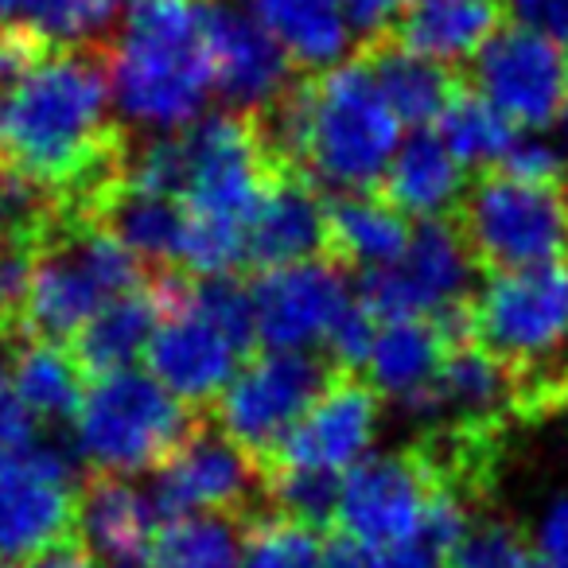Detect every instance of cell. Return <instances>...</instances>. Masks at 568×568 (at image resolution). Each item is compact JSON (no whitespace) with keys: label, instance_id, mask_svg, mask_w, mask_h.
<instances>
[{"label":"cell","instance_id":"44","mask_svg":"<svg viewBox=\"0 0 568 568\" xmlns=\"http://www.w3.org/2000/svg\"><path fill=\"white\" fill-rule=\"evenodd\" d=\"M0 568H17V565H4V560H0Z\"/></svg>","mask_w":568,"mask_h":568},{"label":"cell","instance_id":"34","mask_svg":"<svg viewBox=\"0 0 568 568\" xmlns=\"http://www.w3.org/2000/svg\"><path fill=\"white\" fill-rule=\"evenodd\" d=\"M195 308L211 316L226 332V339L237 347V355H257V320H253L250 281L237 273L222 276H195Z\"/></svg>","mask_w":568,"mask_h":568},{"label":"cell","instance_id":"14","mask_svg":"<svg viewBox=\"0 0 568 568\" xmlns=\"http://www.w3.org/2000/svg\"><path fill=\"white\" fill-rule=\"evenodd\" d=\"M382 420V394L363 371H335L324 394L296 420V428L276 448V467H316V471H351L371 452Z\"/></svg>","mask_w":568,"mask_h":568},{"label":"cell","instance_id":"3","mask_svg":"<svg viewBox=\"0 0 568 568\" xmlns=\"http://www.w3.org/2000/svg\"><path fill=\"white\" fill-rule=\"evenodd\" d=\"M206 409L172 397L152 374L113 371L87 386L74 413V448L94 471H156L195 428Z\"/></svg>","mask_w":568,"mask_h":568},{"label":"cell","instance_id":"28","mask_svg":"<svg viewBox=\"0 0 568 568\" xmlns=\"http://www.w3.org/2000/svg\"><path fill=\"white\" fill-rule=\"evenodd\" d=\"M149 568H242V521L219 514L164 521Z\"/></svg>","mask_w":568,"mask_h":568},{"label":"cell","instance_id":"16","mask_svg":"<svg viewBox=\"0 0 568 568\" xmlns=\"http://www.w3.org/2000/svg\"><path fill=\"white\" fill-rule=\"evenodd\" d=\"M144 363L172 397H180L191 409H211L245 358L226 339V332L191 301L187 312L160 320Z\"/></svg>","mask_w":568,"mask_h":568},{"label":"cell","instance_id":"45","mask_svg":"<svg viewBox=\"0 0 568 568\" xmlns=\"http://www.w3.org/2000/svg\"><path fill=\"white\" fill-rule=\"evenodd\" d=\"M565 125H568V105H565Z\"/></svg>","mask_w":568,"mask_h":568},{"label":"cell","instance_id":"13","mask_svg":"<svg viewBox=\"0 0 568 568\" xmlns=\"http://www.w3.org/2000/svg\"><path fill=\"white\" fill-rule=\"evenodd\" d=\"M250 301L257 320V347L304 351L320 347L339 312L347 308V268L332 257L301 261V265L253 273Z\"/></svg>","mask_w":568,"mask_h":568},{"label":"cell","instance_id":"18","mask_svg":"<svg viewBox=\"0 0 568 568\" xmlns=\"http://www.w3.org/2000/svg\"><path fill=\"white\" fill-rule=\"evenodd\" d=\"M164 518L152 490H141L125 475L90 471L82 479L79 541L102 560V568L149 565Z\"/></svg>","mask_w":568,"mask_h":568},{"label":"cell","instance_id":"6","mask_svg":"<svg viewBox=\"0 0 568 568\" xmlns=\"http://www.w3.org/2000/svg\"><path fill=\"white\" fill-rule=\"evenodd\" d=\"M335 366L324 355L308 351H261L250 355L226 382L219 402L211 405V417L234 444H242L253 459H261L268 471L276 448L293 433L296 420L312 409L324 394Z\"/></svg>","mask_w":568,"mask_h":568},{"label":"cell","instance_id":"19","mask_svg":"<svg viewBox=\"0 0 568 568\" xmlns=\"http://www.w3.org/2000/svg\"><path fill=\"white\" fill-rule=\"evenodd\" d=\"M510 0H405L389 40L444 67L471 63L506 28Z\"/></svg>","mask_w":568,"mask_h":568},{"label":"cell","instance_id":"17","mask_svg":"<svg viewBox=\"0 0 568 568\" xmlns=\"http://www.w3.org/2000/svg\"><path fill=\"white\" fill-rule=\"evenodd\" d=\"M316 257H327L324 187L304 172H284L245 226L242 276L273 273Z\"/></svg>","mask_w":568,"mask_h":568},{"label":"cell","instance_id":"20","mask_svg":"<svg viewBox=\"0 0 568 568\" xmlns=\"http://www.w3.org/2000/svg\"><path fill=\"white\" fill-rule=\"evenodd\" d=\"M327 211V257L335 265L358 268H386L402 261L409 250L413 226L378 187L371 191H324Z\"/></svg>","mask_w":568,"mask_h":568},{"label":"cell","instance_id":"24","mask_svg":"<svg viewBox=\"0 0 568 568\" xmlns=\"http://www.w3.org/2000/svg\"><path fill=\"white\" fill-rule=\"evenodd\" d=\"M253 17L304 74L332 71L347 55L343 0H253Z\"/></svg>","mask_w":568,"mask_h":568},{"label":"cell","instance_id":"41","mask_svg":"<svg viewBox=\"0 0 568 568\" xmlns=\"http://www.w3.org/2000/svg\"><path fill=\"white\" fill-rule=\"evenodd\" d=\"M324 568H389V565H386V552H378L374 545H363L335 529L324 541Z\"/></svg>","mask_w":568,"mask_h":568},{"label":"cell","instance_id":"37","mask_svg":"<svg viewBox=\"0 0 568 568\" xmlns=\"http://www.w3.org/2000/svg\"><path fill=\"white\" fill-rule=\"evenodd\" d=\"M40 428H36V413L24 405V397L17 394L9 378V366H4V351H0V456H12V452H24L36 444Z\"/></svg>","mask_w":568,"mask_h":568},{"label":"cell","instance_id":"33","mask_svg":"<svg viewBox=\"0 0 568 568\" xmlns=\"http://www.w3.org/2000/svg\"><path fill=\"white\" fill-rule=\"evenodd\" d=\"M129 0H28L24 20H32L55 43L110 40V24L125 17Z\"/></svg>","mask_w":568,"mask_h":568},{"label":"cell","instance_id":"31","mask_svg":"<svg viewBox=\"0 0 568 568\" xmlns=\"http://www.w3.org/2000/svg\"><path fill=\"white\" fill-rule=\"evenodd\" d=\"M339 471H316V467H276L268 475V510L304 521L312 529L332 534L335 510H339Z\"/></svg>","mask_w":568,"mask_h":568},{"label":"cell","instance_id":"7","mask_svg":"<svg viewBox=\"0 0 568 568\" xmlns=\"http://www.w3.org/2000/svg\"><path fill=\"white\" fill-rule=\"evenodd\" d=\"M152 498L164 521L187 514L245 521L268 506V471L203 413L187 440L152 471Z\"/></svg>","mask_w":568,"mask_h":568},{"label":"cell","instance_id":"29","mask_svg":"<svg viewBox=\"0 0 568 568\" xmlns=\"http://www.w3.org/2000/svg\"><path fill=\"white\" fill-rule=\"evenodd\" d=\"M67 226V199L59 187L0 164V242L43 250Z\"/></svg>","mask_w":568,"mask_h":568},{"label":"cell","instance_id":"11","mask_svg":"<svg viewBox=\"0 0 568 568\" xmlns=\"http://www.w3.org/2000/svg\"><path fill=\"white\" fill-rule=\"evenodd\" d=\"M471 273L475 261L467 257L452 219H425L413 226L402 261L363 273V304L382 327L428 320L444 304L471 296Z\"/></svg>","mask_w":568,"mask_h":568},{"label":"cell","instance_id":"43","mask_svg":"<svg viewBox=\"0 0 568 568\" xmlns=\"http://www.w3.org/2000/svg\"><path fill=\"white\" fill-rule=\"evenodd\" d=\"M24 4H28V0H0V20H9V17H17V12H24Z\"/></svg>","mask_w":568,"mask_h":568},{"label":"cell","instance_id":"8","mask_svg":"<svg viewBox=\"0 0 568 568\" xmlns=\"http://www.w3.org/2000/svg\"><path fill=\"white\" fill-rule=\"evenodd\" d=\"M79 459L55 444L0 456V560L32 565L48 549L79 537Z\"/></svg>","mask_w":568,"mask_h":568},{"label":"cell","instance_id":"39","mask_svg":"<svg viewBox=\"0 0 568 568\" xmlns=\"http://www.w3.org/2000/svg\"><path fill=\"white\" fill-rule=\"evenodd\" d=\"M402 9L405 0H343V17H347L351 36H358V43L389 36Z\"/></svg>","mask_w":568,"mask_h":568},{"label":"cell","instance_id":"36","mask_svg":"<svg viewBox=\"0 0 568 568\" xmlns=\"http://www.w3.org/2000/svg\"><path fill=\"white\" fill-rule=\"evenodd\" d=\"M48 36L32 24V20H0V94H9L36 63L51 51Z\"/></svg>","mask_w":568,"mask_h":568},{"label":"cell","instance_id":"21","mask_svg":"<svg viewBox=\"0 0 568 568\" xmlns=\"http://www.w3.org/2000/svg\"><path fill=\"white\" fill-rule=\"evenodd\" d=\"M366 63V71L374 74L382 98L389 102L394 118L409 129H428L436 118L444 113V105L452 102L459 87H464L467 74L456 71V67H444L436 59H425L417 51L402 48L389 36H378V40L358 43L355 51Z\"/></svg>","mask_w":568,"mask_h":568},{"label":"cell","instance_id":"9","mask_svg":"<svg viewBox=\"0 0 568 568\" xmlns=\"http://www.w3.org/2000/svg\"><path fill=\"white\" fill-rule=\"evenodd\" d=\"M475 339L521 371L549 366L568 339V261L490 273L475 293Z\"/></svg>","mask_w":568,"mask_h":568},{"label":"cell","instance_id":"4","mask_svg":"<svg viewBox=\"0 0 568 568\" xmlns=\"http://www.w3.org/2000/svg\"><path fill=\"white\" fill-rule=\"evenodd\" d=\"M452 226L479 273L568 261V187L526 183L483 168L452 206Z\"/></svg>","mask_w":568,"mask_h":568},{"label":"cell","instance_id":"40","mask_svg":"<svg viewBox=\"0 0 568 568\" xmlns=\"http://www.w3.org/2000/svg\"><path fill=\"white\" fill-rule=\"evenodd\" d=\"M518 24H529L552 40H568V0H510Z\"/></svg>","mask_w":568,"mask_h":568},{"label":"cell","instance_id":"22","mask_svg":"<svg viewBox=\"0 0 568 568\" xmlns=\"http://www.w3.org/2000/svg\"><path fill=\"white\" fill-rule=\"evenodd\" d=\"M467 172L440 133L433 129H413V136L394 152L378 191L405 214V219H448L452 206L467 191Z\"/></svg>","mask_w":568,"mask_h":568},{"label":"cell","instance_id":"25","mask_svg":"<svg viewBox=\"0 0 568 568\" xmlns=\"http://www.w3.org/2000/svg\"><path fill=\"white\" fill-rule=\"evenodd\" d=\"M4 366H9V378L17 386V394L24 397V405L40 420H74L87 394V374L74 363L71 347L48 339H32V335H20L12 347H4Z\"/></svg>","mask_w":568,"mask_h":568},{"label":"cell","instance_id":"38","mask_svg":"<svg viewBox=\"0 0 568 568\" xmlns=\"http://www.w3.org/2000/svg\"><path fill=\"white\" fill-rule=\"evenodd\" d=\"M534 552L541 568H568V495L545 506L534 534Z\"/></svg>","mask_w":568,"mask_h":568},{"label":"cell","instance_id":"30","mask_svg":"<svg viewBox=\"0 0 568 568\" xmlns=\"http://www.w3.org/2000/svg\"><path fill=\"white\" fill-rule=\"evenodd\" d=\"M324 529L265 506L242 521V568H324Z\"/></svg>","mask_w":568,"mask_h":568},{"label":"cell","instance_id":"5","mask_svg":"<svg viewBox=\"0 0 568 568\" xmlns=\"http://www.w3.org/2000/svg\"><path fill=\"white\" fill-rule=\"evenodd\" d=\"M402 121L358 55L316 74L308 175L324 191H371L397 152Z\"/></svg>","mask_w":568,"mask_h":568},{"label":"cell","instance_id":"2","mask_svg":"<svg viewBox=\"0 0 568 568\" xmlns=\"http://www.w3.org/2000/svg\"><path fill=\"white\" fill-rule=\"evenodd\" d=\"M113 105L149 129L199 121L214 94V63L203 32V0H129L110 32Z\"/></svg>","mask_w":568,"mask_h":568},{"label":"cell","instance_id":"1","mask_svg":"<svg viewBox=\"0 0 568 568\" xmlns=\"http://www.w3.org/2000/svg\"><path fill=\"white\" fill-rule=\"evenodd\" d=\"M129 133L113 118L110 40L51 43V51L0 94V164L51 183L67 222H94L125 183Z\"/></svg>","mask_w":568,"mask_h":568},{"label":"cell","instance_id":"42","mask_svg":"<svg viewBox=\"0 0 568 568\" xmlns=\"http://www.w3.org/2000/svg\"><path fill=\"white\" fill-rule=\"evenodd\" d=\"M32 568H102V560L74 537V541L55 545V549H48L40 560H32Z\"/></svg>","mask_w":568,"mask_h":568},{"label":"cell","instance_id":"12","mask_svg":"<svg viewBox=\"0 0 568 568\" xmlns=\"http://www.w3.org/2000/svg\"><path fill=\"white\" fill-rule=\"evenodd\" d=\"M433 498V479L413 448L363 456L351 471H343L335 529L378 552H389L417 529Z\"/></svg>","mask_w":568,"mask_h":568},{"label":"cell","instance_id":"26","mask_svg":"<svg viewBox=\"0 0 568 568\" xmlns=\"http://www.w3.org/2000/svg\"><path fill=\"white\" fill-rule=\"evenodd\" d=\"M444 355H448V347H444L433 320H402V324H386L378 332L366 371H371V382L382 397H397L402 405H413L436 382Z\"/></svg>","mask_w":568,"mask_h":568},{"label":"cell","instance_id":"32","mask_svg":"<svg viewBox=\"0 0 568 568\" xmlns=\"http://www.w3.org/2000/svg\"><path fill=\"white\" fill-rule=\"evenodd\" d=\"M537 552L534 541L518 521L503 518V514H483L475 510L471 526H467L464 541H459L452 568H534Z\"/></svg>","mask_w":568,"mask_h":568},{"label":"cell","instance_id":"35","mask_svg":"<svg viewBox=\"0 0 568 568\" xmlns=\"http://www.w3.org/2000/svg\"><path fill=\"white\" fill-rule=\"evenodd\" d=\"M374 339H378V320L366 312L363 301H351L320 347H324V358L335 371H363L374 351Z\"/></svg>","mask_w":568,"mask_h":568},{"label":"cell","instance_id":"46","mask_svg":"<svg viewBox=\"0 0 568 568\" xmlns=\"http://www.w3.org/2000/svg\"><path fill=\"white\" fill-rule=\"evenodd\" d=\"M534 568H541V565H534Z\"/></svg>","mask_w":568,"mask_h":568},{"label":"cell","instance_id":"27","mask_svg":"<svg viewBox=\"0 0 568 568\" xmlns=\"http://www.w3.org/2000/svg\"><path fill=\"white\" fill-rule=\"evenodd\" d=\"M436 133L448 144V152L467 168V172H483L495 168L498 160L510 152V144L518 141V129L464 79V87L452 94V102L444 105V113L436 118Z\"/></svg>","mask_w":568,"mask_h":568},{"label":"cell","instance_id":"10","mask_svg":"<svg viewBox=\"0 0 568 568\" xmlns=\"http://www.w3.org/2000/svg\"><path fill=\"white\" fill-rule=\"evenodd\" d=\"M475 90L514 129H549L568 105V48L529 24H510L471 59Z\"/></svg>","mask_w":568,"mask_h":568},{"label":"cell","instance_id":"15","mask_svg":"<svg viewBox=\"0 0 568 568\" xmlns=\"http://www.w3.org/2000/svg\"><path fill=\"white\" fill-rule=\"evenodd\" d=\"M203 32L214 63V90L230 110H261L296 79L293 59L234 0H203Z\"/></svg>","mask_w":568,"mask_h":568},{"label":"cell","instance_id":"23","mask_svg":"<svg viewBox=\"0 0 568 568\" xmlns=\"http://www.w3.org/2000/svg\"><path fill=\"white\" fill-rule=\"evenodd\" d=\"M156 327H160V308L152 301L149 284H144V288H133V293H121L113 301H105L67 347H71L74 363L82 366L87 382H94L102 374L129 371L149 351Z\"/></svg>","mask_w":568,"mask_h":568}]
</instances>
